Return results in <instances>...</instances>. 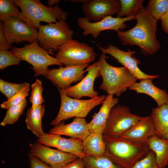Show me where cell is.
Here are the masks:
<instances>
[{
	"label": "cell",
	"instance_id": "obj_1",
	"mask_svg": "<svg viewBox=\"0 0 168 168\" xmlns=\"http://www.w3.org/2000/svg\"><path fill=\"white\" fill-rule=\"evenodd\" d=\"M136 19L137 23L132 28L117 31L121 44L137 45L145 55L155 54L161 47L156 36L157 21L146 12L143 6L137 15Z\"/></svg>",
	"mask_w": 168,
	"mask_h": 168
},
{
	"label": "cell",
	"instance_id": "obj_2",
	"mask_svg": "<svg viewBox=\"0 0 168 168\" xmlns=\"http://www.w3.org/2000/svg\"><path fill=\"white\" fill-rule=\"evenodd\" d=\"M105 155L122 168H132L150 152L148 144L136 142L119 136L103 134Z\"/></svg>",
	"mask_w": 168,
	"mask_h": 168
},
{
	"label": "cell",
	"instance_id": "obj_3",
	"mask_svg": "<svg viewBox=\"0 0 168 168\" xmlns=\"http://www.w3.org/2000/svg\"><path fill=\"white\" fill-rule=\"evenodd\" d=\"M105 54H102L98 61L102 82L99 88L108 94L120 96L138 79L125 67H115L109 64Z\"/></svg>",
	"mask_w": 168,
	"mask_h": 168
},
{
	"label": "cell",
	"instance_id": "obj_4",
	"mask_svg": "<svg viewBox=\"0 0 168 168\" xmlns=\"http://www.w3.org/2000/svg\"><path fill=\"white\" fill-rule=\"evenodd\" d=\"M21 9L17 16L33 27L38 29L41 21L48 23L65 21L68 15L58 5L50 7L39 0H12Z\"/></svg>",
	"mask_w": 168,
	"mask_h": 168
},
{
	"label": "cell",
	"instance_id": "obj_5",
	"mask_svg": "<svg viewBox=\"0 0 168 168\" xmlns=\"http://www.w3.org/2000/svg\"><path fill=\"white\" fill-rule=\"evenodd\" d=\"M57 88L60 97L61 105L57 115L50 123L54 126L71 118H84L93 108L102 104L106 97L103 95L88 100L72 98L67 96L63 89Z\"/></svg>",
	"mask_w": 168,
	"mask_h": 168
},
{
	"label": "cell",
	"instance_id": "obj_6",
	"mask_svg": "<svg viewBox=\"0 0 168 168\" xmlns=\"http://www.w3.org/2000/svg\"><path fill=\"white\" fill-rule=\"evenodd\" d=\"M12 54L31 64L32 69L35 71V76H44L49 70L48 67L52 65H63L56 58L49 54V53L41 48L37 40L23 47H12L10 50Z\"/></svg>",
	"mask_w": 168,
	"mask_h": 168
},
{
	"label": "cell",
	"instance_id": "obj_7",
	"mask_svg": "<svg viewBox=\"0 0 168 168\" xmlns=\"http://www.w3.org/2000/svg\"><path fill=\"white\" fill-rule=\"evenodd\" d=\"M37 40L40 46L49 54L58 51L62 45L73 39L74 31L65 21H58L38 28Z\"/></svg>",
	"mask_w": 168,
	"mask_h": 168
},
{
	"label": "cell",
	"instance_id": "obj_8",
	"mask_svg": "<svg viewBox=\"0 0 168 168\" xmlns=\"http://www.w3.org/2000/svg\"><path fill=\"white\" fill-rule=\"evenodd\" d=\"M96 55L92 46L72 39L59 48L55 58L66 67L89 65Z\"/></svg>",
	"mask_w": 168,
	"mask_h": 168
},
{
	"label": "cell",
	"instance_id": "obj_9",
	"mask_svg": "<svg viewBox=\"0 0 168 168\" xmlns=\"http://www.w3.org/2000/svg\"><path fill=\"white\" fill-rule=\"evenodd\" d=\"M142 117L131 112L128 107L117 104L110 111L103 134L119 136Z\"/></svg>",
	"mask_w": 168,
	"mask_h": 168
},
{
	"label": "cell",
	"instance_id": "obj_10",
	"mask_svg": "<svg viewBox=\"0 0 168 168\" xmlns=\"http://www.w3.org/2000/svg\"><path fill=\"white\" fill-rule=\"evenodd\" d=\"M2 22L3 30L10 45L24 41L31 43L37 40V29L19 17L12 16Z\"/></svg>",
	"mask_w": 168,
	"mask_h": 168
},
{
	"label": "cell",
	"instance_id": "obj_11",
	"mask_svg": "<svg viewBox=\"0 0 168 168\" xmlns=\"http://www.w3.org/2000/svg\"><path fill=\"white\" fill-rule=\"evenodd\" d=\"M137 15L122 18L113 17L111 16L105 17L96 22H91L86 17H79L77 21L79 26L82 30V34L85 36L91 35L96 39L100 32L106 30H113L117 31H122L127 27L125 22L136 19Z\"/></svg>",
	"mask_w": 168,
	"mask_h": 168
},
{
	"label": "cell",
	"instance_id": "obj_12",
	"mask_svg": "<svg viewBox=\"0 0 168 168\" xmlns=\"http://www.w3.org/2000/svg\"><path fill=\"white\" fill-rule=\"evenodd\" d=\"M98 49L102 54H108L113 57L117 62L126 67L130 72L138 79H156L159 75H151L147 74L142 71L138 67L141 63L139 59L133 55L136 53L134 50L128 49L124 51L112 44H109L107 46L102 47L98 44Z\"/></svg>",
	"mask_w": 168,
	"mask_h": 168
},
{
	"label": "cell",
	"instance_id": "obj_13",
	"mask_svg": "<svg viewBox=\"0 0 168 168\" xmlns=\"http://www.w3.org/2000/svg\"><path fill=\"white\" fill-rule=\"evenodd\" d=\"M30 154L52 168H63L78 158L70 153L50 148L37 141L30 143Z\"/></svg>",
	"mask_w": 168,
	"mask_h": 168
},
{
	"label": "cell",
	"instance_id": "obj_14",
	"mask_svg": "<svg viewBox=\"0 0 168 168\" xmlns=\"http://www.w3.org/2000/svg\"><path fill=\"white\" fill-rule=\"evenodd\" d=\"M85 71H87V73L80 82L74 86L63 89L67 96L78 99L83 97L93 98L98 96V92L94 88L95 79L100 76L98 62L88 65Z\"/></svg>",
	"mask_w": 168,
	"mask_h": 168
},
{
	"label": "cell",
	"instance_id": "obj_15",
	"mask_svg": "<svg viewBox=\"0 0 168 168\" xmlns=\"http://www.w3.org/2000/svg\"><path fill=\"white\" fill-rule=\"evenodd\" d=\"M88 65L61 67L47 72L45 77L57 87L65 89L72 83L81 81L84 77V69Z\"/></svg>",
	"mask_w": 168,
	"mask_h": 168
},
{
	"label": "cell",
	"instance_id": "obj_16",
	"mask_svg": "<svg viewBox=\"0 0 168 168\" xmlns=\"http://www.w3.org/2000/svg\"><path fill=\"white\" fill-rule=\"evenodd\" d=\"M61 135L44 133L37 141L47 147H53L63 152L75 155L83 159L86 155L83 152V141L78 139L66 138Z\"/></svg>",
	"mask_w": 168,
	"mask_h": 168
},
{
	"label": "cell",
	"instance_id": "obj_17",
	"mask_svg": "<svg viewBox=\"0 0 168 168\" xmlns=\"http://www.w3.org/2000/svg\"><path fill=\"white\" fill-rule=\"evenodd\" d=\"M120 7V3L118 0H91L82 6L85 16L94 22L117 14Z\"/></svg>",
	"mask_w": 168,
	"mask_h": 168
},
{
	"label": "cell",
	"instance_id": "obj_18",
	"mask_svg": "<svg viewBox=\"0 0 168 168\" xmlns=\"http://www.w3.org/2000/svg\"><path fill=\"white\" fill-rule=\"evenodd\" d=\"M156 135L150 115L144 117L119 137L133 142L148 144L149 139Z\"/></svg>",
	"mask_w": 168,
	"mask_h": 168
},
{
	"label": "cell",
	"instance_id": "obj_19",
	"mask_svg": "<svg viewBox=\"0 0 168 168\" xmlns=\"http://www.w3.org/2000/svg\"><path fill=\"white\" fill-rule=\"evenodd\" d=\"M48 133L68 136L83 141L90 132L85 118H75L69 124H65L64 122H61L51 129Z\"/></svg>",
	"mask_w": 168,
	"mask_h": 168
},
{
	"label": "cell",
	"instance_id": "obj_20",
	"mask_svg": "<svg viewBox=\"0 0 168 168\" xmlns=\"http://www.w3.org/2000/svg\"><path fill=\"white\" fill-rule=\"evenodd\" d=\"M119 103V99L113 95L107 94L99 111L92 116L88 123L90 133L99 132L104 133L106 121L111 109Z\"/></svg>",
	"mask_w": 168,
	"mask_h": 168
},
{
	"label": "cell",
	"instance_id": "obj_21",
	"mask_svg": "<svg viewBox=\"0 0 168 168\" xmlns=\"http://www.w3.org/2000/svg\"><path fill=\"white\" fill-rule=\"evenodd\" d=\"M152 79H144L136 82L129 89L135 91L137 93H143L152 97L156 102L157 107L168 103V94L164 90L155 86Z\"/></svg>",
	"mask_w": 168,
	"mask_h": 168
},
{
	"label": "cell",
	"instance_id": "obj_22",
	"mask_svg": "<svg viewBox=\"0 0 168 168\" xmlns=\"http://www.w3.org/2000/svg\"><path fill=\"white\" fill-rule=\"evenodd\" d=\"M103 135L101 132L90 133L83 141V152L86 156L99 158L105 155L106 145Z\"/></svg>",
	"mask_w": 168,
	"mask_h": 168
},
{
	"label": "cell",
	"instance_id": "obj_23",
	"mask_svg": "<svg viewBox=\"0 0 168 168\" xmlns=\"http://www.w3.org/2000/svg\"><path fill=\"white\" fill-rule=\"evenodd\" d=\"M153 121L156 135L167 139L168 136V103L153 108L150 115Z\"/></svg>",
	"mask_w": 168,
	"mask_h": 168
},
{
	"label": "cell",
	"instance_id": "obj_24",
	"mask_svg": "<svg viewBox=\"0 0 168 168\" xmlns=\"http://www.w3.org/2000/svg\"><path fill=\"white\" fill-rule=\"evenodd\" d=\"M45 105L32 106L27 111L25 121L27 128L38 138L42 135V118L44 114Z\"/></svg>",
	"mask_w": 168,
	"mask_h": 168
},
{
	"label": "cell",
	"instance_id": "obj_25",
	"mask_svg": "<svg viewBox=\"0 0 168 168\" xmlns=\"http://www.w3.org/2000/svg\"><path fill=\"white\" fill-rule=\"evenodd\" d=\"M148 144L150 150L155 154L158 166L165 168L168 165V140L155 135L149 139Z\"/></svg>",
	"mask_w": 168,
	"mask_h": 168
},
{
	"label": "cell",
	"instance_id": "obj_26",
	"mask_svg": "<svg viewBox=\"0 0 168 168\" xmlns=\"http://www.w3.org/2000/svg\"><path fill=\"white\" fill-rule=\"evenodd\" d=\"M120 7L117 17L123 18L136 16L143 6V0H119Z\"/></svg>",
	"mask_w": 168,
	"mask_h": 168
},
{
	"label": "cell",
	"instance_id": "obj_27",
	"mask_svg": "<svg viewBox=\"0 0 168 168\" xmlns=\"http://www.w3.org/2000/svg\"><path fill=\"white\" fill-rule=\"evenodd\" d=\"M83 160L84 168H122L105 155L99 158L86 156Z\"/></svg>",
	"mask_w": 168,
	"mask_h": 168
},
{
	"label": "cell",
	"instance_id": "obj_28",
	"mask_svg": "<svg viewBox=\"0 0 168 168\" xmlns=\"http://www.w3.org/2000/svg\"><path fill=\"white\" fill-rule=\"evenodd\" d=\"M27 103V100L25 98L20 103L8 109L4 119L0 123L1 125L4 126L16 123L23 114L26 106Z\"/></svg>",
	"mask_w": 168,
	"mask_h": 168
},
{
	"label": "cell",
	"instance_id": "obj_29",
	"mask_svg": "<svg viewBox=\"0 0 168 168\" xmlns=\"http://www.w3.org/2000/svg\"><path fill=\"white\" fill-rule=\"evenodd\" d=\"M145 9L158 21L168 11V0H150Z\"/></svg>",
	"mask_w": 168,
	"mask_h": 168
},
{
	"label": "cell",
	"instance_id": "obj_30",
	"mask_svg": "<svg viewBox=\"0 0 168 168\" xmlns=\"http://www.w3.org/2000/svg\"><path fill=\"white\" fill-rule=\"evenodd\" d=\"M20 12L18 6L12 0H0V21L12 16H17Z\"/></svg>",
	"mask_w": 168,
	"mask_h": 168
},
{
	"label": "cell",
	"instance_id": "obj_31",
	"mask_svg": "<svg viewBox=\"0 0 168 168\" xmlns=\"http://www.w3.org/2000/svg\"><path fill=\"white\" fill-rule=\"evenodd\" d=\"M29 84L26 82L21 83H11L0 79V91L7 98H11Z\"/></svg>",
	"mask_w": 168,
	"mask_h": 168
},
{
	"label": "cell",
	"instance_id": "obj_32",
	"mask_svg": "<svg viewBox=\"0 0 168 168\" xmlns=\"http://www.w3.org/2000/svg\"><path fill=\"white\" fill-rule=\"evenodd\" d=\"M32 89L30 101L32 106H40L45 101L42 95L44 90L42 82L37 79L31 86Z\"/></svg>",
	"mask_w": 168,
	"mask_h": 168
},
{
	"label": "cell",
	"instance_id": "obj_33",
	"mask_svg": "<svg viewBox=\"0 0 168 168\" xmlns=\"http://www.w3.org/2000/svg\"><path fill=\"white\" fill-rule=\"evenodd\" d=\"M22 60L13 55L8 49L0 50V70L13 65L19 64Z\"/></svg>",
	"mask_w": 168,
	"mask_h": 168
},
{
	"label": "cell",
	"instance_id": "obj_34",
	"mask_svg": "<svg viewBox=\"0 0 168 168\" xmlns=\"http://www.w3.org/2000/svg\"><path fill=\"white\" fill-rule=\"evenodd\" d=\"M29 86L30 84L7 100L4 101L1 104V108L7 110L11 106L21 103L28 96L30 90Z\"/></svg>",
	"mask_w": 168,
	"mask_h": 168
},
{
	"label": "cell",
	"instance_id": "obj_35",
	"mask_svg": "<svg viewBox=\"0 0 168 168\" xmlns=\"http://www.w3.org/2000/svg\"><path fill=\"white\" fill-rule=\"evenodd\" d=\"M132 168H160L158 166L154 152L151 150L144 158L139 161Z\"/></svg>",
	"mask_w": 168,
	"mask_h": 168
},
{
	"label": "cell",
	"instance_id": "obj_36",
	"mask_svg": "<svg viewBox=\"0 0 168 168\" xmlns=\"http://www.w3.org/2000/svg\"><path fill=\"white\" fill-rule=\"evenodd\" d=\"M28 156L30 161V168H52L49 165L29 153L28 154Z\"/></svg>",
	"mask_w": 168,
	"mask_h": 168
},
{
	"label": "cell",
	"instance_id": "obj_37",
	"mask_svg": "<svg viewBox=\"0 0 168 168\" xmlns=\"http://www.w3.org/2000/svg\"><path fill=\"white\" fill-rule=\"evenodd\" d=\"M12 45H10L7 40L3 28V22L0 21V50L11 49Z\"/></svg>",
	"mask_w": 168,
	"mask_h": 168
},
{
	"label": "cell",
	"instance_id": "obj_38",
	"mask_svg": "<svg viewBox=\"0 0 168 168\" xmlns=\"http://www.w3.org/2000/svg\"><path fill=\"white\" fill-rule=\"evenodd\" d=\"M63 168H84L83 159L78 157Z\"/></svg>",
	"mask_w": 168,
	"mask_h": 168
},
{
	"label": "cell",
	"instance_id": "obj_39",
	"mask_svg": "<svg viewBox=\"0 0 168 168\" xmlns=\"http://www.w3.org/2000/svg\"><path fill=\"white\" fill-rule=\"evenodd\" d=\"M160 20L163 29L168 34V11L161 17Z\"/></svg>",
	"mask_w": 168,
	"mask_h": 168
},
{
	"label": "cell",
	"instance_id": "obj_40",
	"mask_svg": "<svg viewBox=\"0 0 168 168\" xmlns=\"http://www.w3.org/2000/svg\"><path fill=\"white\" fill-rule=\"evenodd\" d=\"M59 0H49L47 3V6L51 7L54 5H57L60 2Z\"/></svg>",
	"mask_w": 168,
	"mask_h": 168
},
{
	"label": "cell",
	"instance_id": "obj_41",
	"mask_svg": "<svg viewBox=\"0 0 168 168\" xmlns=\"http://www.w3.org/2000/svg\"><path fill=\"white\" fill-rule=\"evenodd\" d=\"M89 0H70L73 3H83V4L87 3L89 1Z\"/></svg>",
	"mask_w": 168,
	"mask_h": 168
},
{
	"label": "cell",
	"instance_id": "obj_42",
	"mask_svg": "<svg viewBox=\"0 0 168 168\" xmlns=\"http://www.w3.org/2000/svg\"><path fill=\"white\" fill-rule=\"evenodd\" d=\"M167 139L168 140V137H167Z\"/></svg>",
	"mask_w": 168,
	"mask_h": 168
}]
</instances>
